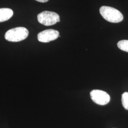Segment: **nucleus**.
I'll list each match as a JSON object with an SVG mask.
<instances>
[{
    "mask_svg": "<svg viewBox=\"0 0 128 128\" xmlns=\"http://www.w3.org/2000/svg\"><path fill=\"white\" fill-rule=\"evenodd\" d=\"M100 13L105 20L112 23H118L124 20L122 14L118 10L111 7L102 6Z\"/></svg>",
    "mask_w": 128,
    "mask_h": 128,
    "instance_id": "f257e3e1",
    "label": "nucleus"
},
{
    "mask_svg": "<svg viewBox=\"0 0 128 128\" xmlns=\"http://www.w3.org/2000/svg\"><path fill=\"white\" fill-rule=\"evenodd\" d=\"M28 35V31L22 27L10 29L6 32L5 38L10 42H19L25 40Z\"/></svg>",
    "mask_w": 128,
    "mask_h": 128,
    "instance_id": "f03ea898",
    "label": "nucleus"
},
{
    "mask_svg": "<svg viewBox=\"0 0 128 128\" xmlns=\"http://www.w3.org/2000/svg\"><path fill=\"white\" fill-rule=\"evenodd\" d=\"M37 18L40 23L46 26L53 25L60 22L59 15L50 11H44L38 14Z\"/></svg>",
    "mask_w": 128,
    "mask_h": 128,
    "instance_id": "7ed1b4c3",
    "label": "nucleus"
},
{
    "mask_svg": "<svg viewBox=\"0 0 128 128\" xmlns=\"http://www.w3.org/2000/svg\"><path fill=\"white\" fill-rule=\"evenodd\" d=\"M90 96L93 102L99 105H106L110 101V96L108 94L102 90H94L92 91Z\"/></svg>",
    "mask_w": 128,
    "mask_h": 128,
    "instance_id": "20e7f679",
    "label": "nucleus"
},
{
    "mask_svg": "<svg viewBox=\"0 0 128 128\" xmlns=\"http://www.w3.org/2000/svg\"><path fill=\"white\" fill-rule=\"evenodd\" d=\"M59 36L60 33L58 30L48 29L40 32L38 35V39L40 42L48 43L57 39Z\"/></svg>",
    "mask_w": 128,
    "mask_h": 128,
    "instance_id": "39448f33",
    "label": "nucleus"
},
{
    "mask_svg": "<svg viewBox=\"0 0 128 128\" xmlns=\"http://www.w3.org/2000/svg\"><path fill=\"white\" fill-rule=\"evenodd\" d=\"M14 14L13 10L10 8L0 9V22L9 20Z\"/></svg>",
    "mask_w": 128,
    "mask_h": 128,
    "instance_id": "423d86ee",
    "label": "nucleus"
},
{
    "mask_svg": "<svg viewBox=\"0 0 128 128\" xmlns=\"http://www.w3.org/2000/svg\"><path fill=\"white\" fill-rule=\"evenodd\" d=\"M117 46L122 50L128 52V40H122L119 41Z\"/></svg>",
    "mask_w": 128,
    "mask_h": 128,
    "instance_id": "0eeeda50",
    "label": "nucleus"
},
{
    "mask_svg": "<svg viewBox=\"0 0 128 128\" xmlns=\"http://www.w3.org/2000/svg\"><path fill=\"white\" fill-rule=\"evenodd\" d=\"M122 104L126 110H128V92H125L122 95Z\"/></svg>",
    "mask_w": 128,
    "mask_h": 128,
    "instance_id": "6e6552de",
    "label": "nucleus"
},
{
    "mask_svg": "<svg viewBox=\"0 0 128 128\" xmlns=\"http://www.w3.org/2000/svg\"><path fill=\"white\" fill-rule=\"evenodd\" d=\"M36 1H38V2H47L48 1V0H36Z\"/></svg>",
    "mask_w": 128,
    "mask_h": 128,
    "instance_id": "1a4fd4ad",
    "label": "nucleus"
}]
</instances>
